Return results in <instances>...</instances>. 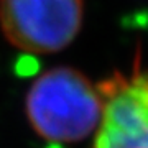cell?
<instances>
[{"instance_id":"3957f363","label":"cell","mask_w":148,"mask_h":148,"mask_svg":"<svg viewBox=\"0 0 148 148\" xmlns=\"http://www.w3.org/2000/svg\"><path fill=\"white\" fill-rule=\"evenodd\" d=\"M97 89L104 110L92 148H148V68L140 58L132 74L115 71Z\"/></svg>"},{"instance_id":"6da1fadb","label":"cell","mask_w":148,"mask_h":148,"mask_svg":"<svg viewBox=\"0 0 148 148\" xmlns=\"http://www.w3.org/2000/svg\"><path fill=\"white\" fill-rule=\"evenodd\" d=\"M102 95L82 71L56 66L40 74L25 99L28 123L53 143H77L99 128Z\"/></svg>"},{"instance_id":"7a4b0ae2","label":"cell","mask_w":148,"mask_h":148,"mask_svg":"<svg viewBox=\"0 0 148 148\" xmlns=\"http://www.w3.org/2000/svg\"><path fill=\"white\" fill-rule=\"evenodd\" d=\"M84 20V0H0V30L13 48L49 54L69 46Z\"/></svg>"}]
</instances>
